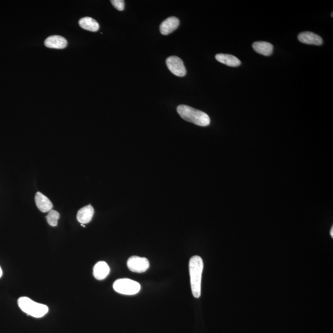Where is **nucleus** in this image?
Returning <instances> with one entry per match:
<instances>
[{
	"label": "nucleus",
	"instance_id": "16",
	"mask_svg": "<svg viewBox=\"0 0 333 333\" xmlns=\"http://www.w3.org/2000/svg\"><path fill=\"white\" fill-rule=\"evenodd\" d=\"M60 214L57 211L52 210L49 212L46 216V220L49 225L52 226L58 225V220L60 219Z\"/></svg>",
	"mask_w": 333,
	"mask_h": 333
},
{
	"label": "nucleus",
	"instance_id": "18",
	"mask_svg": "<svg viewBox=\"0 0 333 333\" xmlns=\"http://www.w3.org/2000/svg\"><path fill=\"white\" fill-rule=\"evenodd\" d=\"M330 234H331V237H333V227L332 226L331 231H330Z\"/></svg>",
	"mask_w": 333,
	"mask_h": 333
},
{
	"label": "nucleus",
	"instance_id": "9",
	"mask_svg": "<svg viewBox=\"0 0 333 333\" xmlns=\"http://www.w3.org/2000/svg\"><path fill=\"white\" fill-rule=\"evenodd\" d=\"M35 201L37 208L42 212H49L53 209V204L51 201L46 196L42 194L40 192L36 193Z\"/></svg>",
	"mask_w": 333,
	"mask_h": 333
},
{
	"label": "nucleus",
	"instance_id": "12",
	"mask_svg": "<svg viewBox=\"0 0 333 333\" xmlns=\"http://www.w3.org/2000/svg\"><path fill=\"white\" fill-rule=\"evenodd\" d=\"M94 209L91 205L86 206L78 211L77 219L81 224L88 223L93 219Z\"/></svg>",
	"mask_w": 333,
	"mask_h": 333
},
{
	"label": "nucleus",
	"instance_id": "1",
	"mask_svg": "<svg viewBox=\"0 0 333 333\" xmlns=\"http://www.w3.org/2000/svg\"><path fill=\"white\" fill-rule=\"evenodd\" d=\"M204 268L202 258L198 256H195L190 259L189 270L190 282L193 296L196 298H200L201 295V279Z\"/></svg>",
	"mask_w": 333,
	"mask_h": 333
},
{
	"label": "nucleus",
	"instance_id": "7",
	"mask_svg": "<svg viewBox=\"0 0 333 333\" xmlns=\"http://www.w3.org/2000/svg\"><path fill=\"white\" fill-rule=\"evenodd\" d=\"M180 24V21L175 17H170L162 22L160 31L162 35H167L177 29Z\"/></svg>",
	"mask_w": 333,
	"mask_h": 333
},
{
	"label": "nucleus",
	"instance_id": "4",
	"mask_svg": "<svg viewBox=\"0 0 333 333\" xmlns=\"http://www.w3.org/2000/svg\"><path fill=\"white\" fill-rule=\"evenodd\" d=\"M113 288L117 293L124 295H135L141 289L138 282L128 278L117 279L114 282Z\"/></svg>",
	"mask_w": 333,
	"mask_h": 333
},
{
	"label": "nucleus",
	"instance_id": "19",
	"mask_svg": "<svg viewBox=\"0 0 333 333\" xmlns=\"http://www.w3.org/2000/svg\"><path fill=\"white\" fill-rule=\"evenodd\" d=\"M2 275H3V271H2L1 267H0V278H1V277L2 276Z\"/></svg>",
	"mask_w": 333,
	"mask_h": 333
},
{
	"label": "nucleus",
	"instance_id": "14",
	"mask_svg": "<svg viewBox=\"0 0 333 333\" xmlns=\"http://www.w3.org/2000/svg\"><path fill=\"white\" fill-rule=\"evenodd\" d=\"M215 59L219 62L229 67H237L242 63L239 59L231 55L218 54L215 56Z\"/></svg>",
	"mask_w": 333,
	"mask_h": 333
},
{
	"label": "nucleus",
	"instance_id": "2",
	"mask_svg": "<svg viewBox=\"0 0 333 333\" xmlns=\"http://www.w3.org/2000/svg\"><path fill=\"white\" fill-rule=\"evenodd\" d=\"M177 112L181 118L201 127L208 126L211 123V119L208 114L189 106H178Z\"/></svg>",
	"mask_w": 333,
	"mask_h": 333
},
{
	"label": "nucleus",
	"instance_id": "10",
	"mask_svg": "<svg viewBox=\"0 0 333 333\" xmlns=\"http://www.w3.org/2000/svg\"><path fill=\"white\" fill-rule=\"evenodd\" d=\"M298 40L302 43L321 45L323 40L320 36L310 32H302L298 36Z\"/></svg>",
	"mask_w": 333,
	"mask_h": 333
},
{
	"label": "nucleus",
	"instance_id": "5",
	"mask_svg": "<svg viewBox=\"0 0 333 333\" xmlns=\"http://www.w3.org/2000/svg\"><path fill=\"white\" fill-rule=\"evenodd\" d=\"M127 267L133 272L144 273L150 267L149 260L145 257L131 256L128 260Z\"/></svg>",
	"mask_w": 333,
	"mask_h": 333
},
{
	"label": "nucleus",
	"instance_id": "6",
	"mask_svg": "<svg viewBox=\"0 0 333 333\" xmlns=\"http://www.w3.org/2000/svg\"><path fill=\"white\" fill-rule=\"evenodd\" d=\"M166 64L172 74L177 77H184L186 74V69L183 61L177 57H170L167 59Z\"/></svg>",
	"mask_w": 333,
	"mask_h": 333
},
{
	"label": "nucleus",
	"instance_id": "13",
	"mask_svg": "<svg viewBox=\"0 0 333 333\" xmlns=\"http://www.w3.org/2000/svg\"><path fill=\"white\" fill-rule=\"evenodd\" d=\"M254 51L259 54L268 57L272 54L273 46L268 42L257 41L253 44Z\"/></svg>",
	"mask_w": 333,
	"mask_h": 333
},
{
	"label": "nucleus",
	"instance_id": "3",
	"mask_svg": "<svg viewBox=\"0 0 333 333\" xmlns=\"http://www.w3.org/2000/svg\"><path fill=\"white\" fill-rule=\"evenodd\" d=\"M18 306L24 313L35 318H41L49 312L46 305L38 303L27 297H22L18 299Z\"/></svg>",
	"mask_w": 333,
	"mask_h": 333
},
{
	"label": "nucleus",
	"instance_id": "8",
	"mask_svg": "<svg viewBox=\"0 0 333 333\" xmlns=\"http://www.w3.org/2000/svg\"><path fill=\"white\" fill-rule=\"evenodd\" d=\"M44 45L49 49H64L68 45V41L61 36H50L44 41Z\"/></svg>",
	"mask_w": 333,
	"mask_h": 333
},
{
	"label": "nucleus",
	"instance_id": "11",
	"mask_svg": "<svg viewBox=\"0 0 333 333\" xmlns=\"http://www.w3.org/2000/svg\"><path fill=\"white\" fill-rule=\"evenodd\" d=\"M110 268L107 263L100 261L93 268V276L98 280H103L110 274Z\"/></svg>",
	"mask_w": 333,
	"mask_h": 333
},
{
	"label": "nucleus",
	"instance_id": "15",
	"mask_svg": "<svg viewBox=\"0 0 333 333\" xmlns=\"http://www.w3.org/2000/svg\"><path fill=\"white\" fill-rule=\"evenodd\" d=\"M78 23L82 29L88 30V31L95 32L100 29V25L98 22L89 17H85V18L81 19Z\"/></svg>",
	"mask_w": 333,
	"mask_h": 333
},
{
	"label": "nucleus",
	"instance_id": "17",
	"mask_svg": "<svg viewBox=\"0 0 333 333\" xmlns=\"http://www.w3.org/2000/svg\"><path fill=\"white\" fill-rule=\"evenodd\" d=\"M111 2L113 7L117 10L122 11L124 10L125 2L124 0H112Z\"/></svg>",
	"mask_w": 333,
	"mask_h": 333
}]
</instances>
